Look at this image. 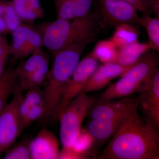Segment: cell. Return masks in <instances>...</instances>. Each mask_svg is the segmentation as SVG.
I'll return each mask as SVG.
<instances>
[{"label":"cell","instance_id":"obj_1","mask_svg":"<svg viewBox=\"0 0 159 159\" xmlns=\"http://www.w3.org/2000/svg\"><path fill=\"white\" fill-rule=\"evenodd\" d=\"M98 159H159V129L140 116L139 105L123 119Z\"/></svg>","mask_w":159,"mask_h":159},{"label":"cell","instance_id":"obj_2","mask_svg":"<svg viewBox=\"0 0 159 159\" xmlns=\"http://www.w3.org/2000/svg\"><path fill=\"white\" fill-rule=\"evenodd\" d=\"M41 35L43 47L53 56L69 46L93 41L101 29L94 12L70 20L57 19L35 27Z\"/></svg>","mask_w":159,"mask_h":159},{"label":"cell","instance_id":"obj_3","mask_svg":"<svg viewBox=\"0 0 159 159\" xmlns=\"http://www.w3.org/2000/svg\"><path fill=\"white\" fill-rule=\"evenodd\" d=\"M92 41L74 44L53 56L51 68L43 89L45 107L43 119L53 120L64 90L80 60L83 52Z\"/></svg>","mask_w":159,"mask_h":159},{"label":"cell","instance_id":"obj_4","mask_svg":"<svg viewBox=\"0 0 159 159\" xmlns=\"http://www.w3.org/2000/svg\"><path fill=\"white\" fill-rule=\"evenodd\" d=\"M158 53L149 49L136 63L126 71L121 79L111 84L101 94L99 100L94 106L139 93L147 77L158 68Z\"/></svg>","mask_w":159,"mask_h":159},{"label":"cell","instance_id":"obj_5","mask_svg":"<svg viewBox=\"0 0 159 159\" xmlns=\"http://www.w3.org/2000/svg\"><path fill=\"white\" fill-rule=\"evenodd\" d=\"M96 102L95 97L80 93L66 107L58 119L62 148L72 147L82 128L83 122Z\"/></svg>","mask_w":159,"mask_h":159},{"label":"cell","instance_id":"obj_6","mask_svg":"<svg viewBox=\"0 0 159 159\" xmlns=\"http://www.w3.org/2000/svg\"><path fill=\"white\" fill-rule=\"evenodd\" d=\"M94 12L101 29H115L122 24L139 27L140 17L134 6L125 2L114 0H97Z\"/></svg>","mask_w":159,"mask_h":159},{"label":"cell","instance_id":"obj_7","mask_svg":"<svg viewBox=\"0 0 159 159\" xmlns=\"http://www.w3.org/2000/svg\"><path fill=\"white\" fill-rule=\"evenodd\" d=\"M99 61L93 51L80 60L64 90L62 97L53 120H57L70 102L81 93L87 81L99 66Z\"/></svg>","mask_w":159,"mask_h":159},{"label":"cell","instance_id":"obj_8","mask_svg":"<svg viewBox=\"0 0 159 159\" xmlns=\"http://www.w3.org/2000/svg\"><path fill=\"white\" fill-rule=\"evenodd\" d=\"M23 93L18 85L11 101L0 114V156L15 143L20 136V120L19 106Z\"/></svg>","mask_w":159,"mask_h":159},{"label":"cell","instance_id":"obj_9","mask_svg":"<svg viewBox=\"0 0 159 159\" xmlns=\"http://www.w3.org/2000/svg\"><path fill=\"white\" fill-rule=\"evenodd\" d=\"M139 107L144 119L157 129L159 127V70L155 69L139 92Z\"/></svg>","mask_w":159,"mask_h":159},{"label":"cell","instance_id":"obj_10","mask_svg":"<svg viewBox=\"0 0 159 159\" xmlns=\"http://www.w3.org/2000/svg\"><path fill=\"white\" fill-rule=\"evenodd\" d=\"M138 105V97L134 98L124 97L119 100L115 99L93 106L89 114L91 119L98 121L124 119L134 107Z\"/></svg>","mask_w":159,"mask_h":159},{"label":"cell","instance_id":"obj_11","mask_svg":"<svg viewBox=\"0 0 159 159\" xmlns=\"http://www.w3.org/2000/svg\"><path fill=\"white\" fill-rule=\"evenodd\" d=\"M29 148L32 159H59V143L55 134L46 127L39 131L30 140Z\"/></svg>","mask_w":159,"mask_h":159},{"label":"cell","instance_id":"obj_12","mask_svg":"<svg viewBox=\"0 0 159 159\" xmlns=\"http://www.w3.org/2000/svg\"><path fill=\"white\" fill-rule=\"evenodd\" d=\"M131 67L123 66L116 62L98 66L87 81L81 93L87 94L103 88L115 78L123 76Z\"/></svg>","mask_w":159,"mask_h":159},{"label":"cell","instance_id":"obj_13","mask_svg":"<svg viewBox=\"0 0 159 159\" xmlns=\"http://www.w3.org/2000/svg\"><path fill=\"white\" fill-rule=\"evenodd\" d=\"M124 119V118L111 121H98L91 119L86 129L94 141L106 142L113 135Z\"/></svg>","mask_w":159,"mask_h":159},{"label":"cell","instance_id":"obj_14","mask_svg":"<svg viewBox=\"0 0 159 159\" xmlns=\"http://www.w3.org/2000/svg\"><path fill=\"white\" fill-rule=\"evenodd\" d=\"M150 49L148 43L137 41L119 49L116 62L125 67H131Z\"/></svg>","mask_w":159,"mask_h":159},{"label":"cell","instance_id":"obj_15","mask_svg":"<svg viewBox=\"0 0 159 159\" xmlns=\"http://www.w3.org/2000/svg\"><path fill=\"white\" fill-rule=\"evenodd\" d=\"M19 85L18 68L6 69L0 78V114L8 103L9 97Z\"/></svg>","mask_w":159,"mask_h":159},{"label":"cell","instance_id":"obj_16","mask_svg":"<svg viewBox=\"0 0 159 159\" xmlns=\"http://www.w3.org/2000/svg\"><path fill=\"white\" fill-rule=\"evenodd\" d=\"M32 27L31 25L23 24L11 32L12 43L10 45V54L13 61L23 59V54Z\"/></svg>","mask_w":159,"mask_h":159},{"label":"cell","instance_id":"obj_17","mask_svg":"<svg viewBox=\"0 0 159 159\" xmlns=\"http://www.w3.org/2000/svg\"><path fill=\"white\" fill-rule=\"evenodd\" d=\"M138 27L130 24L119 25L110 39L119 49L139 41L140 32Z\"/></svg>","mask_w":159,"mask_h":159},{"label":"cell","instance_id":"obj_18","mask_svg":"<svg viewBox=\"0 0 159 159\" xmlns=\"http://www.w3.org/2000/svg\"><path fill=\"white\" fill-rule=\"evenodd\" d=\"M43 102V94L41 87L33 88L26 91L25 94L23 95L19 106L20 124L31 109Z\"/></svg>","mask_w":159,"mask_h":159},{"label":"cell","instance_id":"obj_19","mask_svg":"<svg viewBox=\"0 0 159 159\" xmlns=\"http://www.w3.org/2000/svg\"><path fill=\"white\" fill-rule=\"evenodd\" d=\"M49 70V61H48L25 78L19 80V85L23 92H25L29 89L33 88L41 87L42 86L44 85Z\"/></svg>","mask_w":159,"mask_h":159},{"label":"cell","instance_id":"obj_20","mask_svg":"<svg viewBox=\"0 0 159 159\" xmlns=\"http://www.w3.org/2000/svg\"><path fill=\"white\" fill-rule=\"evenodd\" d=\"M139 25L143 27L147 31L150 49L159 53V18L143 15L140 17Z\"/></svg>","mask_w":159,"mask_h":159},{"label":"cell","instance_id":"obj_21","mask_svg":"<svg viewBox=\"0 0 159 159\" xmlns=\"http://www.w3.org/2000/svg\"><path fill=\"white\" fill-rule=\"evenodd\" d=\"M119 48L110 39L99 41L94 48L93 53L103 64L116 62Z\"/></svg>","mask_w":159,"mask_h":159},{"label":"cell","instance_id":"obj_22","mask_svg":"<svg viewBox=\"0 0 159 159\" xmlns=\"http://www.w3.org/2000/svg\"><path fill=\"white\" fill-rule=\"evenodd\" d=\"M18 16L23 24L31 25L38 19L39 15L29 6L28 0H12Z\"/></svg>","mask_w":159,"mask_h":159},{"label":"cell","instance_id":"obj_23","mask_svg":"<svg viewBox=\"0 0 159 159\" xmlns=\"http://www.w3.org/2000/svg\"><path fill=\"white\" fill-rule=\"evenodd\" d=\"M29 142L30 140H25L14 143L5 152L3 159H31Z\"/></svg>","mask_w":159,"mask_h":159},{"label":"cell","instance_id":"obj_24","mask_svg":"<svg viewBox=\"0 0 159 159\" xmlns=\"http://www.w3.org/2000/svg\"><path fill=\"white\" fill-rule=\"evenodd\" d=\"M94 141L86 129L81 128L72 147L78 154L80 159L84 158L89 154Z\"/></svg>","mask_w":159,"mask_h":159},{"label":"cell","instance_id":"obj_25","mask_svg":"<svg viewBox=\"0 0 159 159\" xmlns=\"http://www.w3.org/2000/svg\"><path fill=\"white\" fill-rule=\"evenodd\" d=\"M5 4V11L3 18L6 23L9 33H11L23 23L18 16L12 1L6 0Z\"/></svg>","mask_w":159,"mask_h":159},{"label":"cell","instance_id":"obj_26","mask_svg":"<svg viewBox=\"0 0 159 159\" xmlns=\"http://www.w3.org/2000/svg\"><path fill=\"white\" fill-rule=\"evenodd\" d=\"M43 47V43L40 33L35 27L32 26L23 54V59L42 49Z\"/></svg>","mask_w":159,"mask_h":159},{"label":"cell","instance_id":"obj_27","mask_svg":"<svg viewBox=\"0 0 159 159\" xmlns=\"http://www.w3.org/2000/svg\"><path fill=\"white\" fill-rule=\"evenodd\" d=\"M57 19L74 18V0H54Z\"/></svg>","mask_w":159,"mask_h":159},{"label":"cell","instance_id":"obj_28","mask_svg":"<svg viewBox=\"0 0 159 159\" xmlns=\"http://www.w3.org/2000/svg\"><path fill=\"white\" fill-rule=\"evenodd\" d=\"M45 111V107L44 102L35 106L31 109L25 118L21 123L20 128V136L26 128L30 126L33 122L40 119H43L44 116Z\"/></svg>","mask_w":159,"mask_h":159},{"label":"cell","instance_id":"obj_29","mask_svg":"<svg viewBox=\"0 0 159 159\" xmlns=\"http://www.w3.org/2000/svg\"><path fill=\"white\" fill-rule=\"evenodd\" d=\"M93 0H74V18L81 17L90 11Z\"/></svg>","mask_w":159,"mask_h":159},{"label":"cell","instance_id":"obj_30","mask_svg":"<svg viewBox=\"0 0 159 159\" xmlns=\"http://www.w3.org/2000/svg\"><path fill=\"white\" fill-rule=\"evenodd\" d=\"M125 2L134 6L138 11L142 12L143 15L152 14L148 8L147 0H114Z\"/></svg>","mask_w":159,"mask_h":159},{"label":"cell","instance_id":"obj_31","mask_svg":"<svg viewBox=\"0 0 159 159\" xmlns=\"http://www.w3.org/2000/svg\"><path fill=\"white\" fill-rule=\"evenodd\" d=\"M147 5L152 13L159 18V0H147Z\"/></svg>","mask_w":159,"mask_h":159},{"label":"cell","instance_id":"obj_32","mask_svg":"<svg viewBox=\"0 0 159 159\" xmlns=\"http://www.w3.org/2000/svg\"><path fill=\"white\" fill-rule=\"evenodd\" d=\"M10 45L0 46V61L9 59L10 56Z\"/></svg>","mask_w":159,"mask_h":159},{"label":"cell","instance_id":"obj_33","mask_svg":"<svg viewBox=\"0 0 159 159\" xmlns=\"http://www.w3.org/2000/svg\"><path fill=\"white\" fill-rule=\"evenodd\" d=\"M6 23L2 17L0 16V34H9Z\"/></svg>","mask_w":159,"mask_h":159},{"label":"cell","instance_id":"obj_34","mask_svg":"<svg viewBox=\"0 0 159 159\" xmlns=\"http://www.w3.org/2000/svg\"><path fill=\"white\" fill-rule=\"evenodd\" d=\"M8 60L4 59L0 61V78L6 70V64Z\"/></svg>","mask_w":159,"mask_h":159},{"label":"cell","instance_id":"obj_35","mask_svg":"<svg viewBox=\"0 0 159 159\" xmlns=\"http://www.w3.org/2000/svg\"><path fill=\"white\" fill-rule=\"evenodd\" d=\"M5 1L6 0H0V16L2 17L5 11Z\"/></svg>","mask_w":159,"mask_h":159},{"label":"cell","instance_id":"obj_36","mask_svg":"<svg viewBox=\"0 0 159 159\" xmlns=\"http://www.w3.org/2000/svg\"><path fill=\"white\" fill-rule=\"evenodd\" d=\"M9 44L8 41L6 38L3 37L2 34H0V46H6Z\"/></svg>","mask_w":159,"mask_h":159}]
</instances>
